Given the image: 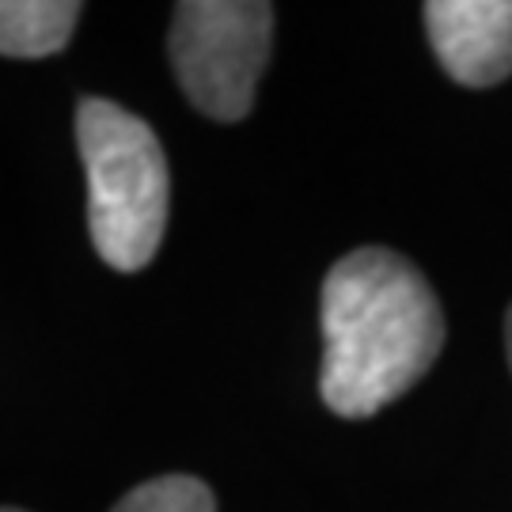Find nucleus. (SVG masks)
Instances as JSON below:
<instances>
[{
	"instance_id": "f257e3e1",
	"label": "nucleus",
	"mask_w": 512,
	"mask_h": 512,
	"mask_svg": "<svg viewBox=\"0 0 512 512\" xmlns=\"http://www.w3.org/2000/svg\"><path fill=\"white\" fill-rule=\"evenodd\" d=\"M319 395L338 418L403 399L444 349V311L418 266L387 247L342 255L319 296Z\"/></svg>"
},
{
	"instance_id": "f03ea898",
	"label": "nucleus",
	"mask_w": 512,
	"mask_h": 512,
	"mask_svg": "<svg viewBox=\"0 0 512 512\" xmlns=\"http://www.w3.org/2000/svg\"><path fill=\"white\" fill-rule=\"evenodd\" d=\"M76 152L88 175V232L99 258L137 274L156 258L171 213V171L145 118L114 99L76 103Z\"/></svg>"
},
{
	"instance_id": "7ed1b4c3",
	"label": "nucleus",
	"mask_w": 512,
	"mask_h": 512,
	"mask_svg": "<svg viewBox=\"0 0 512 512\" xmlns=\"http://www.w3.org/2000/svg\"><path fill=\"white\" fill-rule=\"evenodd\" d=\"M274 42V4L183 0L175 4L167 57L183 95L213 122H239L255 107Z\"/></svg>"
},
{
	"instance_id": "20e7f679",
	"label": "nucleus",
	"mask_w": 512,
	"mask_h": 512,
	"mask_svg": "<svg viewBox=\"0 0 512 512\" xmlns=\"http://www.w3.org/2000/svg\"><path fill=\"white\" fill-rule=\"evenodd\" d=\"M421 16L452 80L494 88L512 76V0H429Z\"/></svg>"
},
{
	"instance_id": "39448f33",
	"label": "nucleus",
	"mask_w": 512,
	"mask_h": 512,
	"mask_svg": "<svg viewBox=\"0 0 512 512\" xmlns=\"http://www.w3.org/2000/svg\"><path fill=\"white\" fill-rule=\"evenodd\" d=\"M80 12L76 0H0V54L23 61L61 54Z\"/></svg>"
},
{
	"instance_id": "423d86ee",
	"label": "nucleus",
	"mask_w": 512,
	"mask_h": 512,
	"mask_svg": "<svg viewBox=\"0 0 512 512\" xmlns=\"http://www.w3.org/2000/svg\"><path fill=\"white\" fill-rule=\"evenodd\" d=\"M110 512H217V497L194 475H160L133 486Z\"/></svg>"
},
{
	"instance_id": "0eeeda50",
	"label": "nucleus",
	"mask_w": 512,
	"mask_h": 512,
	"mask_svg": "<svg viewBox=\"0 0 512 512\" xmlns=\"http://www.w3.org/2000/svg\"><path fill=\"white\" fill-rule=\"evenodd\" d=\"M505 346H509V365H512V308L505 315Z\"/></svg>"
},
{
	"instance_id": "6e6552de",
	"label": "nucleus",
	"mask_w": 512,
	"mask_h": 512,
	"mask_svg": "<svg viewBox=\"0 0 512 512\" xmlns=\"http://www.w3.org/2000/svg\"><path fill=\"white\" fill-rule=\"evenodd\" d=\"M0 512H23V509H8V505H0Z\"/></svg>"
}]
</instances>
